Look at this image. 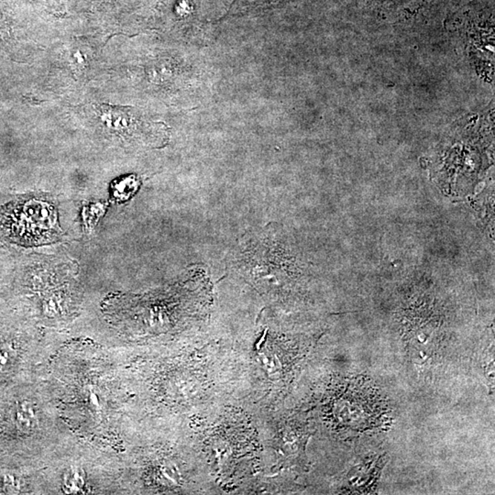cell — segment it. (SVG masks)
<instances>
[{"label":"cell","mask_w":495,"mask_h":495,"mask_svg":"<svg viewBox=\"0 0 495 495\" xmlns=\"http://www.w3.org/2000/svg\"><path fill=\"white\" fill-rule=\"evenodd\" d=\"M5 234L24 245H41L58 238L61 229L56 206L43 197L17 201L2 216Z\"/></svg>","instance_id":"6da1fadb"},{"label":"cell","mask_w":495,"mask_h":495,"mask_svg":"<svg viewBox=\"0 0 495 495\" xmlns=\"http://www.w3.org/2000/svg\"><path fill=\"white\" fill-rule=\"evenodd\" d=\"M34 416L33 408L30 403H22L18 411H17V423L22 430H29L33 427Z\"/></svg>","instance_id":"7a4b0ae2"},{"label":"cell","mask_w":495,"mask_h":495,"mask_svg":"<svg viewBox=\"0 0 495 495\" xmlns=\"http://www.w3.org/2000/svg\"><path fill=\"white\" fill-rule=\"evenodd\" d=\"M83 485V475L80 473V471L77 469L71 470L66 475L65 479V486L68 493H77L81 490Z\"/></svg>","instance_id":"3957f363"},{"label":"cell","mask_w":495,"mask_h":495,"mask_svg":"<svg viewBox=\"0 0 495 495\" xmlns=\"http://www.w3.org/2000/svg\"><path fill=\"white\" fill-rule=\"evenodd\" d=\"M284 0H240V2L246 6L252 7H266V6L276 5Z\"/></svg>","instance_id":"277c9868"}]
</instances>
